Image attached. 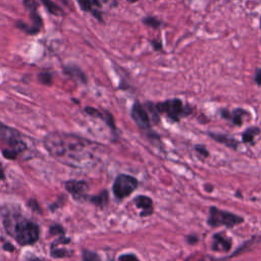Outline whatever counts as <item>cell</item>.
<instances>
[{"label": "cell", "instance_id": "cell-1", "mask_svg": "<svg viewBox=\"0 0 261 261\" xmlns=\"http://www.w3.org/2000/svg\"><path fill=\"white\" fill-rule=\"evenodd\" d=\"M44 146L51 156L71 167L89 168L98 160L96 143L64 132H51L44 138Z\"/></svg>", "mask_w": 261, "mask_h": 261}, {"label": "cell", "instance_id": "cell-2", "mask_svg": "<svg viewBox=\"0 0 261 261\" xmlns=\"http://www.w3.org/2000/svg\"><path fill=\"white\" fill-rule=\"evenodd\" d=\"M3 224L6 231L20 246H32L39 240V225L19 213H7Z\"/></svg>", "mask_w": 261, "mask_h": 261}, {"label": "cell", "instance_id": "cell-3", "mask_svg": "<svg viewBox=\"0 0 261 261\" xmlns=\"http://www.w3.org/2000/svg\"><path fill=\"white\" fill-rule=\"evenodd\" d=\"M0 140L4 143L5 147L1 148L2 154L6 159L14 160L28 149V145L22 139V135L0 121Z\"/></svg>", "mask_w": 261, "mask_h": 261}, {"label": "cell", "instance_id": "cell-4", "mask_svg": "<svg viewBox=\"0 0 261 261\" xmlns=\"http://www.w3.org/2000/svg\"><path fill=\"white\" fill-rule=\"evenodd\" d=\"M156 108L159 113H164L168 118L173 121H177L181 117L189 115L192 110L189 106H185L181 100L177 98L157 103Z\"/></svg>", "mask_w": 261, "mask_h": 261}, {"label": "cell", "instance_id": "cell-5", "mask_svg": "<svg viewBox=\"0 0 261 261\" xmlns=\"http://www.w3.org/2000/svg\"><path fill=\"white\" fill-rule=\"evenodd\" d=\"M244 221V218L232 214L230 212H226L223 210H220L216 207H210L209 209V218H208V224L210 226L216 227V226H227L232 227L237 224H240Z\"/></svg>", "mask_w": 261, "mask_h": 261}, {"label": "cell", "instance_id": "cell-6", "mask_svg": "<svg viewBox=\"0 0 261 261\" xmlns=\"http://www.w3.org/2000/svg\"><path fill=\"white\" fill-rule=\"evenodd\" d=\"M138 185L139 181L136 177L128 174H119L113 182L112 192L117 199L122 200L128 197L138 188Z\"/></svg>", "mask_w": 261, "mask_h": 261}, {"label": "cell", "instance_id": "cell-7", "mask_svg": "<svg viewBox=\"0 0 261 261\" xmlns=\"http://www.w3.org/2000/svg\"><path fill=\"white\" fill-rule=\"evenodd\" d=\"M130 115H132V118L135 121V123L142 130H150L152 120L150 118L147 108L145 106H143L140 102L137 101L134 103V105L132 107Z\"/></svg>", "mask_w": 261, "mask_h": 261}, {"label": "cell", "instance_id": "cell-8", "mask_svg": "<svg viewBox=\"0 0 261 261\" xmlns=\"http://www.w3.org/2000/svg\"><path fill=\"white\" fill-rule=\"evenodd\" d=\"M65 189L75 200L86 199L88 196V184L85 180H68L65 182Z\"/></svg>", "mask_w": 261, "mask_h": 261}, {"label": "cell", "instance_id": "cell-9", "mask_svg": "<svg viewBox=\"0 0 261 261\" xmlns=\"http://www.w3.org/2000/svg\"><path fill=\"white\" fill-rule=\"evenodd\" d=\"M85 112L92 116V117H96V118H99V119H102L110 128L113 133L116 132V125H115V122H114V118L113 116L111 115V113L107 112V111H104V110H98L96 108H93V107H90V106H87L85 108Z\"/></svg>", "mask_w": 261, "mask_h": 261}, {"label": "cell", "instance_id": "cell-10", "mask_svg": "<svg viewBox=\"0 0 261 261\" xmlns=\"http://www.w3.org/2000/svg\"><path fill=\"white\" fill-rule=\"evenodd\" d=\"M23 4L31 12V18L33 20L31 35L38 34L42 27V18L40 17V15L37 12V3L35 0H23Z\"/></svg>", "mask_w": 261, "mask_h": 261}, {"label": "cell", "instance_id": "cell-11", "mask_svg": "<svg viewBox=\"0 0 261 261\" xmlns=\"http://www.w3.org/2000/svg\"><path fill=\"white\" fill-rule=\"evenodd\" d=\"M137 208L141 209V216H149L153 213V201L145 195H139L134 199Z\"/></svg>", "mask_w": 261, "mask_h": 261}, {"label": "cell", "instance_id": "cell-12", "mask_svg": "<svg viewBox=\"0 0 261 261\" xmlns=\"http://www.w3.org/2000/svg\"><path fill=\"white\" fill-rule=\"evenodd\" d=\"M231 247V242L228 238H226L222 233H216L213 236V243H212V249L214 251H220V252H228Z\"/></svg>", "mask_w": 261, "mask_h": 261}, {"label": "cell", "instance_id": "cell-13", "mask_svg": "<svg viewBox=\"0 0 261 261\" xmlns=\"http://www.w3.org/2000/svg\"><path fill=\"white\" fill-rule=\"evenodd\" d=\"M77 3L84 11H91L97 18L101 20V17L98 13L99 11L97 10V8L100 7V3L98 2V0H77Z\"/></svg>", "mask_w": 261, "mask_h": 261}, {"label": "cell", "instance_id": "cell-14", "mask_svg": "<svg viewBox=\"0 0 261 261\" xmlns=\"http://www.w3.org/2000/svg\"><path fill=\"white\" fill-rule=\"evenodd\" d=\"M64 72L65 74L69 75L70 77L85 84L87 83V77L85 75V73L77 67V66H71V65H67L64 67Z\"/></svg>", "mask_w": 261, "mask_h": 261}, {"label": "cell", "instance_id": "cell-15", "mask_svg": "<svg viewBox=\"0 0 261 261\" xmlns=\"http://www.w3.org/2000/svg\"><path fill=\"white\" fill-rule=\"evenodd\" d=\"M89 201L91 203H93L95 206L99 207V208H104L107 206L108 202H109V195L108 192L106 190L102 191L101 193H99L96 196H91L89 198Z\"/></svg>", "mask_w": 261, "mask_h": 261}, {"label": "cell", "instance_id": "cell-16", "mask_svg": "<svg viewBox=\"0 0 261 261\" xmlns=\"http://www.w3.org/2000/svg\"><path fill=\"white\" fill-rule=\"evenodd\" d=\"M209 136L214 139L215 141L221 143V144H224L225 146L227 147H230V148H237L238 146V142L236 140H233L232 138H229L227 136H223V135H216V134H209Z\"/></svg>", "mask_w": 261, "mask_h": 261}, {"label": "cell", "instance_id": "cell-17", "mask_svg": "<svg viewBox=\"0 0 261 261\" xmlns=\"http://www.w3.org/2000/svg\"><path fill=\"white\" fill-rule=\"evenodd\" d=\"M260 133V129L258 127H250L248 128L242 136L244 143H253L255 136H257Z\"/></svg>", "mask_w": 261, "mask_h": 261}, {"label": "cell", "instance_id": "cell-18", "mask_svg": "<svg viewBox=\"0 0 261 261\" xmlns=\"http://www.w3.org/2000/svg\"><path fill=\"white\" fill-rule=\"evenodd\" d=\"M44 5L46 6V8L48 9V11L54 15H62L63 14V10L58 6L56 5L53 1L51 0H41Z\"/></svg>", "mask_w": 261, "mask_h": 261}, {"label": "cell", "instance_id": "cell-19", "mask_svg": "<svg viewBox=\"0 0 261 261\" xmlns=\"http://www.w3.org/2000/svg\"><path fill=\"white\" fill-rule=\"evenodd\" d=\"M51 256L53 258H63L65 256L69 255V251L64 248H57V246L52 245L51 246Z\"/></svg>", "mask_w": 261, "mask_h": 261}, {"label": "cell", "instance_id": "cell-20", "mask_svg": "<svg viewBox=\"0 0 261 261\" xmlns=\"http://www.w3.org/2000/svg\"><path fill=\"white\" fill-rule=\"evenodd\" d=\"M246 113L245 110L241 109V108H238L233 111V114H232V121L234 124L237 125H241L242 122H243V116L244 114Z\"/></svg>", "mask_w": 261, "mask_h": 261}, {"label": "cell", "instance_id": "cell-21", "mask_svg": "<svg viewBox=\"0 0 261 261\" xmlns=\"http://www.w3.org/2000/svg\"><path fill=\"white\" fill-rule=\"evenodd\" d=\"M52 74L49 73V72H40L38 74V81L43 84V85H46V86H49L52 84Z\"/></svg>", "mask_w": 261, "mask_h": 261}, {"label": "cell", "instance_id": "cell-22", "mask_svg": "<svg viewBox=\"0 0 261 261\" xmlns=\"http://www.w3.org/2000/svg\"><path fill=\"white\" fill-rule=\"evenodd\" d=\"M49 232H50V234H53V236H59V237L65 236V231H64L62 225H60V224L51 225L49 228Z\"/></svg>", "mask_w": 261, "mask_h": 261}, {"label": "cell", "instance_id": "cell-23", "mask_svg": "<svg viewBox=\"0 0 261 261\" xmlns=\"http://www.w3.org/2000/svg\"><path fill=\"white\" fill-rule=\"evenodd\" d=\"M143 22L153 29H157L160 25V21L155 17H146L143 19Z\"/></svg>", "mask_w": 261, "mask_h": 261}, {"label": "cell", "instance_id": "cell-24", "mask_svg": "<svg viewBox=\"0 0 261 261\" xmlns=\"http://www.w3.org/2000/svg\"><path fill=\"white\" fill-rule=\"evenodd\" d=\"M83 259L84 260H99L100 257L92 251L89 250H83Z\"/></svg>", "mask_w": 261, "mask_h": 261}, {"label": "cell", "instance_id": "cell-25", "mask_svg": "<svg viewBox=\"0 0 261 261\" xmlns=\"http://www.w3.org/2000/svg\"><path fill=\"white\" fill-rule=\"evenodd\" d=\"M28 206L34 210V211H38V212H41V208L39 206V203L35 200V199H31L28 201Z\"/></svg>", "mask_w": 261, "mask_h": 261}, {"label": "cell", "instance_id": "cell-26", "mask_svg": "<svg viewBox=\"0 0 261 261\" xmlns=\"http://www.w3.org/2000/svg\"><path fill=\"white\" fill-rule=\"evenodd\" d=\"M195 149H196V151H198L200 154H202V155H203V156H205V157H207V156L209 155V153H208L207 149L205 148V146L197 145V146H195Z\"/></svg>", "mask_w": 261, "mask_h": 261}, {"label": "cell", "instance_id": "cell-27", "mask_svg": "<svg viewBox=\"0 0 261 261\" xmlns=\"http://www.w3.org/2000/svg\"><path fill=\"white\" fill-rule=\"evenodd\" d=\"M118 259L120 260H128V259H133V260H138V257L134 254H124V255H120L118 257Z\"/></svg>", "mask_w": 261, "mask_h": 261}, {"label": "cell", "instance_id": "cell-28", "mask_svg": "<svg viewBox=\"0 0 261 261\" xmlns=\"http://www.w3.org/2000/svg\"><path fill=\"white\" fill-rule=\"evenodd\" d=\"M255 82H256L258 85H261V69H257V70H256Z\"/></svg>", "mask_w": 261, "mask_h": 261}, {"label": "cell", "instance_id": "cell-29", "mask_svg": "<svg viewBox=\"0 0 261 261\" xmlns=\"http://www.w3.org/2000/svg\"><path fill=\"white\" fill-rule=\"evenodd\" d=\"M197 236H188L187 238V241L190 243V244H195L197 241H198V238H196Z\"/></svg>", "mask_w": 261, "mask_h": 261}, {"label": "cell", "instance_id": "cell-30", "mask_svg": "<svg viewBox=\"0 0 261 261\" xmlns=\"http://www.w3.org/2000/svg\"><path fill=\"white\" fill-rule=\"evenodd\" d=\"M3 248H4V250H6V251H9V252H12V251H14V247L10 244V243H6L4 246H3Z\"/></svg>", "mask_w": 261, "mask_h": 261}, {"label": "cell", "instance_id": "cell-31", "mask_svg": "<svg viewBox=\"0 0 261 261\" xmlns=\"http://www.w3.org/2000/svg\"><path fill=\"white\" fill-rule=\"evenodd\" d=\"M5 179V172H4V168L0 162V180Z\"/></svg>", "mask_w": 261, "mask_h": 261}, {"label": "cell", "instance_id": "cell-32", "mask_svg": "<svg viewBox=\"0 0 261 261\" xmlns=\"http://www.w3.org/2000/svg\"><path fill=\"white\" fill-rule=\"evenodd\" d=\"M152 45H153V47H154L156 50H160V49H161V44H160L159 42L152 41Z\"/></svg>", "mask_w": 261, "mask_h": 261}, {"label": "cell", "instance_id": "cell-33", "mask_svg": "<svg viewBox=\"0 0 261 261\" xmlns=\"http://www.w3.org/2000/svg\"><path fill=\"white\" fill-rule=\"evenodd\" d=\"M128 2H130V3H134V2H137L138 0H127Z\"/></svg>", "mask_w": 261, "mask_h": 261}, {"label": "cell", "instance_id": "cell-34", "mask_svg": "<svg viewBox=\"0 0 261 261\" xmlns=\"http://www.w3.org/2000/svg\"><path fill=\"white\" fill-rule=\"evenodd\" d=\"M260 29H261V17H260Z\"/></svg>", "mask_w": 261, "mask_h": 261}, {"label": "cell", "instance_id": "cell-35", "mask_svg": "<svg viewBox=\"0 0 261 261\" xmlns=\"http://www.w3.org/2000/svg\"><path fill=\"white\" fill-rule=\"evenodd\" d=\"M62 1H64V2H65V3H66V2H67V0H62Z\"/></svg>", "mask_w": 261, "mask_h": 261}]
</instances>
